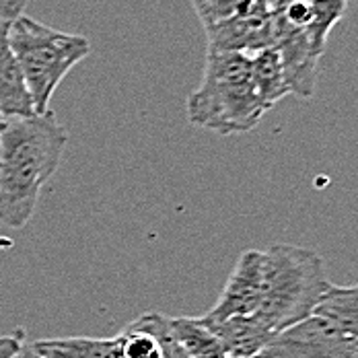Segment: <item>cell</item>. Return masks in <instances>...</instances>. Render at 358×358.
Masks as SVG:
<instances>
[{"label":"cell","instance_id":"obj_1","mask_svg":"<svg viewBox=\"0 0 358 358\" xmlns=\"http://www.w3.org/2000/svg\"><path fill=\"white\" fill-rule=\"evenodd\" d=\"M69 132L54 111L8 117L0 130V224L23 229L58 171Z\"/></svg>","mask_w":358,"mask_h":358},{"label":"cell","instance_id":"obj_2","mask_svg":"<svg viewBox=\"0 0 358 358\" xmlns=\"http://www.w3.org/2000/svg\"><path fill=\"white\" fill-rule=\"evenodd\" d=\"M264 113L251 78V56L208 50L202 83L187 97L189 124L235 136L251 132Z\"/></svg>","mask_w":358,"mask_h":358},{"label":"cell","instance_id":"obj_3","mask_svg":"<svg viewBox=\"0 0 358 358\" xmlns=\"http://www.w3.org/2000/svg\"><path fill=\"white\" fill-rule=\"evenodd\" d=\"M329 287L317 251L288 243L272 245L264 251L262 299L253 317L278 334L313 315Z\"/></svg>","mask_w":358,"mask_h":358},{"label":"cell","instance_id":"obj_4","mask_svg":"<svg viewBox=\"0 0 358 358\" xmlns=\"http://www.w3.org/2000/svg\"><path fill=\"white\" fill-rule=\"evenodd\" d=\"M8 43L23 71L36 113L50 111V101L64 76L91 54V41L85 36L52 29L27 15L10 21Z\"/></svg>","mask_w":358,"mask_h":358},{"label":"cell","instance_id":"obj_5","mask_svg":"<svg viewBox=\"0 0 358 358\" xmlns=\"http://www.w3.org/2000/svg\"><path fill=\"white\" fill-rule=\"evenodd\" d=\"M348 336L322 315H309L274 334L268 346L253 358H344Z\"/></svg>","mask_w":358,"mask_h":358},{"label":"cell","instance_id":"obj_6","mask_svg":"<svg viewBox=\"0 0 358 358\" xmlns=\"http://www.w3.org/2000/svg\"><path fill=\"white\" fill-rule=\"evenodd\" d=\"M206 36L208 50L253 56L262 50L274 48L276 10L270 0H257V4L248 13L206 27Z\"/></svg>","mask_w":358,"mask_h":358},{"label":"cell","instance_id":"obj_7","mask_svg":"<svg viewBox=\"0 0 358 358\" xmlns=\"http://www.w3.org/2000/svg\"><path fill=\"white\" fill-rule=\"evenodd\" d=\"M262 274H264V251H243L216 305L200 320L204 323H220L239 315H255L262 299Z\"/></svg>","mask_w":358,"mask_h":358},{"label":"cell","instance_id":"obj_8","mask_svg":"<svg viewBox=\"0 0 358 358\" xmlns=\"http://www.w3.org/2000/svg\"><path fill=\"white\" fill-rule=\"evenodd\" d=\"M274 50L280 56L282 71L290 93L299 97H311L317 85V64L323 54H320L305 27H292L285 23L276 13V41Z\"/></svg>","mask_w":358,"mask_h":358},{"label":"cell","instance_id":"obj_9","mask_svg":"<svg viewBox=\"0 0 358 358\" xmlns=\"http://www.w3.org/2000/svg\"><path fill=\"white\" fill-rule=\"evenodd\" d=\"M8 27L10 21L0 19V113L4 120L29 117L36 115V108L23 71L8 43Z\"/></svg>","mask_w":358,"mask_h":358},{"label":"cell","instance_id":"obj_10","mask_svg":"<svg viewBox=\"0 0 358 358\" xmlns=\"http://www.w3.org/2000/svg\"><path fill=\"white\" fill-rule=\"evenodd\" d=\"M204 325L215 334L227 358L257 357L274 338V331L253 315H239L220 323H204Z\"/></svg>","mask_w":358,"mask_h":358},{"label":"cell","instance_id":"obj_11","mask_svg":"<svg viewBox=\"0 0 358 358\" xmlns=\"http://www.w3.org/2000/svg\"><path fill=\"white\" fill-rule=\"evenodd\" d=\"M167 317L161 313H144L117 334L120 358H169L165 346Z\"/></svg>","mask_w":358,"mask_h":358},{"label":"cell","instance_id":"obj_12","mask_svg":"<svg viewBox=\"0 0 358 358\" xmlns=\"http://www.w3.org/2000/svg\"><path fill=\"white\" fill-rule=\"evenodd\" d=\"M251 78H253L255 93L266 111L290 95L280 56L274 48L262 50L251 56Z\"/></svg>","mask_w":358,"mask_h":358},{"label":"cell","instance_id":"obj_13","mask_svg":"<svg viewBox=\"0 0 358 358\" xmlns=\"http://www.w3.org/2000/svg\"><path fill=\"white\" fill-rule=\"evenodd\" d=\"M43 358H120L117 338H48L31 344Z\"/></svg>","mask_w":358,"mask_h":358},{"label":"cell","instance_id":"obj_14","mask_svg":"<svg viewBox=\"0 0 358 358\" xmlns=\"http://www.w3.org/2000/svg\"><path fill=\"white\" fill-rule=\"evenodd\" d=\"M171 340L192 358H227L216 336L200 317H167Z\"/></svg>","mask_w":358,"mask_h":358},{"label":"cell","instance_id":"obj_15","mask_svg":"<svg viewBox=\"0 0 358 358\" xmlns=\"http://www.w3.org/2000/svg\"><path fill=\"white\" fill-rule=\"evenodd\" d=\"M313 315H322L334 323L344 336L358 338V285L331 287L322 296Z\"/></svg>","mask_w":358,"mask_h":358},{"label":"cell","instance_id":"obj_16","mask_svg":"<svg viewBox=\"0 0 358 358\" xmlns=\"http://www.w3.org/2000/svg\"><path fill=\"white\" fill-rule=\"evenodd\" d=\"M311 2V23L305 27L313 48L323 54L329 31L344 17L348 0H309Z\"/></svg>","mask_w":358,"mask_h":358},{"label":"cell","instance_id":"obj_17","mask_svg":"<svg viewBox=\"0 0 358 358\" xmlns=\"http://www.w3.org/2000/svg\"><path fill=\"white\" fill-rule=\"evenodd\" d=\"M192 4L206 29L231 17L248 13L257 4V0H192Z\"/></svg>","mask_w":358,"mask_h":358},{"label":"cell","instance_id":"obj_18","mask_svg":"<svg viewBox=\"0 0 358 358\" xmlns=\"http://www.w3.org/2000/svg\"><path fill=\"white\" fill-rule=\"evenodd\" d=\"M25 329L23 327H17L13 329L10 334L6 336H0V358H17L21 348L27 344V338H25Z\"/></svg>","mask_w":358,"mask_h":358},{"label":"cell","instance_id":"obj_19","mask_svg":"<svg viewBox=\"0 0 358 358\" xmlns=\"http://www.w3.org/2000/svg\"><path fill=\"white\" fill-rule=\"evenodd\" d=\"M27 0H0V19L15 21L17 17L25 15Z\"/></svg>","mask_w":358,"mask_h":358},{"label":"cell","instance_id":"obj_20","mask_svg":"<svg viewBox=\"0 0 358 358\" xmlns=\"http://www.w3.org/2000/svg\"><path fill=\"white\" fill-rule=\"evenodd\" d=\"M165 346H167V355H169V358H192V357H187V355L179 348L178 344L171 340V336H169V327H167V334H165Z\"/></svg>","mask_w":358,"mask_h":358},{"label":"cell","instance_id":"obj_21","mask_svg":"<svg viewBox=\"0 0 358 358\" xmlns=\"http://www.w3.org/2000/svg\"><path fill=\"white\" fill-rule=\"evenodd\" d=\"M344 358H358V338H350V340H348Z\"/></svg>","mask_w":358,"mask_h":358},{"label":"cell","instance_id":"obj_22","mask_svg":"<svg viewBox=\"0 0 358 358\" xmlns=\"http://www.w3.org/2000/svg\"><path fill=\"white\" fill-rule=\"evenodd\" d=\"M17 358H43V357H41V355H37L31 344H25V346L21 348V352H19V357Z\"/></svg>","mask_w":358,"mask_h":358},{"label":"cell","instance_id":"obj_23","mask_svg":"<svg viewBox=\"0 0 358 358\" xmlns=\"http://www.w3.org/2000/svg\"><path fill=\"white\" fill-rule=\"evenodd\" d=\"M288 2H294V0H274V8H280V6H285Z\"/></svg>","mask_w":358,"mask_h":358},{"label":"cell","instance_id":"obj_24","mask_svg":"<svg viewBox=\"0 0 358 358\" xmlns=\"http://www.w3.org/2000/svg\"><path fill=\"white\" fill-rule=\"evenodd\" d=\"M4 122H6V120H4V117H2V113H0V130H2V126H4Z\"/></svg>","mask_w":358,"mask_h":358},{"label":"cell","instance_id":"obj_25","mask_svg":"<svg viewBox=\"0 0 358 358\" xmlns=\"http://www.w3.org/2000/svg\"><path fill=\"white\" fill-rule=\"evenodd\" d=\"M270 2H272V6H274V0H270Z\"/></svg>","mask_w":358,"mask_h":358}]
</instances>
